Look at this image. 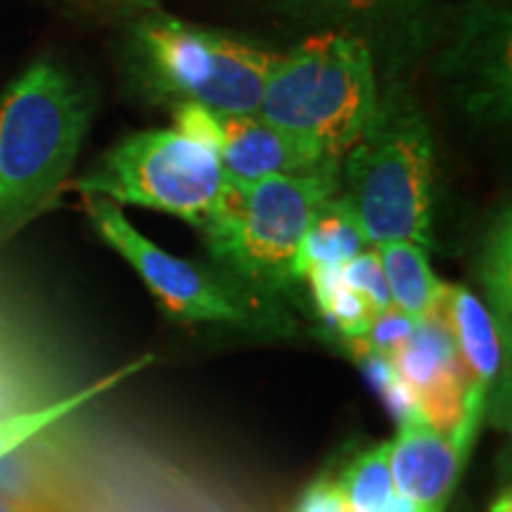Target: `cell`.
<instances>
[{
	"instance_id": "cell-1",
	"label": "cell",
	"mask_w": 512,
	"mask_h": 512,
	"mask_svg": "<svg viewBox=\"0 0 512 512\" xmlns=\"http://www.w3.org/2000/svg\"><path fill=\"white\" fill-rule=\"evenodd\" d=\"M91 117L86 83L53 57L36 60L0 93V240L55 200Z\"/></svg>"
},
{
	"instance_id": "cell-2",
	"label": "cell",
	"mask_w": 512,
	"mask_h": 512,
	"mask_svg": "<svg viewBox=\"0 0 512 512\" xmlns=\"http://www.w3.org/2000/svg\"><path fill=\"white\" fill-rule=\"evenodd\" d=\"M437 159L425 112L403 86L377 98L373 119L339 171V200L368 247L384 242L432 245Z\"/></svg>"
},
{
	"instance_id": "cell-3",
	"label": "cell",
	"mask_w": 512,
	"mask_h": 512,
	"mask_svg": "<svg viewBox=\"0 0 512 512\" xmlns=\"http://www.w3.org/2000/svg\"><path fill=\"white\" fill-rule=\"evenodd\" d=\"M275 57L159 10L140 15L126 43L128 74L147 98L238 117L259 112Z\"/></svg>"
},
{
	"instance_id": "cell-4",
	"label": "cell",
	"mask_w": 512,
	"mask_h": 512,
	"mask_svg": "<svg viewBox=\"0 0 512 512\" xmlns=\"http://www.w3.org/2000/svg\"><path fill=\"white\" fill-rule=\"evenodd\" d=\"M339 171L226 183L202 235L209 252L249 290L275 297L299 283V252L318 209L339 192Z\"/></svg>"
},
{
	"instance_id": "cell-5",
	"label": "cell",
	"mask_w": 512,
	"mask_h": 512,
	"mask_svg": "<svg viewBox=\"0 0 512 512\" xmlns=\"http://www.w3.org/2000/svg\"><path fill=\"white\" fill-rule=\"evenodd\" d=\"M377 98L366 43L356 36L323 34L275 57L256 117L339 159L363 136Z\"/></svg>"
},
{
	"instance_id": "cell-6",
	"label": "cell",
	"mask_w": 512,
	"mask_h": 512,
	"mask_svg": "<svg viewBox=\"0 0 512 512\" xmlns=\"http://www.w3.org/2000/svg\"><path fill=\"white\" fill-rule=\"evenodd\" d=\"M226 183L214 147L169 128L121 140L76 181V188L86 197L164 211L202 230Z\"/></svg>"
},
{
	"instance_id": "cell-7",
	"label": "cell",
	"mask_w": 512,
	"mask_h": 512,
	"mask_svg": "<svg viewBox=\"0 0 512 512\" xmlns=\"http://www.w3.org/2000/svg\"><path fill=\"white\" fill-rule=\"evenodd\" d=\"M86 209L100 238L131 264L147 290L155 294L162 309L171 316L188 323H223L254 332L275 328V318L256 311L245 294L230 290L200 266L164 252L140 235L121 214L119 204L102 197H88Z\"/></svg>"
},
{
	"instance_id": "cell-8",
	"label": "cell",
	"mask_w": 512,
	"mask_h": 512,
	"mask_svg": "<svg viewBox=\"0 0 512 512\" xmlns=\"http://www.w3.org/2000/svg\"><path fill=\"white\" fill-rule=\"evenodd\" d=\"M176 128L214 147L223 171L235 183L271 176L318 174L339 169V159L283 128L238 114H214L197 105L176 107Z\"/></svg>"
},
{
	"instance_id": "cell-9",
	"label": "cell",
	"mask_w": 512,
	"mask_h": 512,
	"mask_svg": "<svg viewBox=\"0 0 512 512\" xmlns=\"http://www.w3.org/2000/svg\"><path fill=\"white\" fill-rule=\"evenodd\" d=\"M486 403L489 399L484 389L470 384L465 413L451 434L439 432L422 415L399 425V437L389 448V470L396 494L420 505L425 512H444L484 420Z\"/></svg>"
},
{
	"instance_id": "cell-10",
	"label": "cell",
	"mask_w": 512,
	"mask_h": 512,
	"mask_svg": "<svg viewBox=\"0 0 512 512\" xmlns=\"http://www.w3.org/2000/svg\"><path fill=\"white\" fill-rule=\"evenodd\" d=\"M389 361L413 389L422 418L444 434L456 430L465 413L472 380L441 316V306L415 325L413 335L389 356Z\"/></svg>"
},
{
	"instance_id": "cell-11",
	"label": "cell",
	"mask_w": 512,
	"mask_h": 512,
	"mask_svg": "<svg viewBox=\"0 0 512 512\" xmlns=\"http://www.w3.org/2000/svg\"><path fill=\"white\" fill-rule=\"evenodd\" d=\"M463 105L484 119L510 112V29L503 12L482 10L460 31L446 72Z\"/></svg>"
},
{
	"instance_id": "cell-12",
	"label": "cell",
	"mask_w": 512,
	"mask_h": 512,
	"mask_svg": "<svg viewBox=\"0 0 512 512\" xmlns=\"http://www.w3.org/2000/svg\"><path fill=\"white\" fill-rule=\"evenodd\" d=\"M441 316L451 330L470 380L479 384L486 396L496 392L498 408H501L503 396H508L503 392L501 380L503 344L508 347V339L503 337L491 311L472 290L463 285H448L444 302H441Z\"/></svg>"
},
{
	"instance_id": "cell-13",
	"label": "cell",
	"mask_w": 512,
	"mask_h": 512,
	"mask_svg": "<svg viewBox=\"0 0 512 512\" xmlns=\"http://www.w3.org/2000/svg\"><path fill=\"white\" fill-rule=\"evenodd\" d=\"M375 252L380 259L394 309L403 311L418 323L439 311L448 285L432 271L427 247L401 240L377 245Z\"/></svg>"
},
{
	"instance_id": "cell-14",
	"label": "cell",
	"mask_w": 512,
	"mask_h": 512,
	"mask_svg": "<svg viewBox=\"0 0 512 512\" xmlns=\"http://www.w3.org/2000/svg\"><path fill=\"white\" fill-rule=\"evenodd\" d=\"M152 361H155V356L136 358V361L112 370L110 375L100 377V380L91 382L88 387L76 389V392L62 396V399H57L53 403L29 408V411H17V413L5 415V418H0V460L8 458L10 453H15L19 446L27 444V441L36 437V434H41L43 430H48V427H53L60 420L67 418V415L79 411L81 406L100 399L102 394H107L110 389L117 387V384L126 382L128 377L138 375L140 370H145Z\"/></svg>"
},
{
	"instance_id": "cell-15",
	"label": "cell",
	"mask_w": 512,
	"mask_h": 512,
	"mask_svg": "<svg viewBox=\"0 0 512 512\" xmlns=\"http://www.w3.org/2000/svg\"><path fill=\"white\" fill-rule=\"evenodd\" d=\"M366 249L368 242L361 228L356 226L354 216L349 214L339 195H335L318 209L311 228L306 230L299 252V278L304 280V275L313 268H342Z\"/></svg>"
},
{
	"instance_id": "cell-16",
	"label": "cell",
	"mask_w": 512,
	"mask_h": 512,
	"mask_svg": "<svg viewBox=\"0 0 512 512\" xmlns=\"http://www.w3.org/2000/svg\"><path fill=\"white\" fill-rule=\"evenodd\" d=\"M389 448L392 441L366 448L337 477L349 512H387L392 505L396 489L389 470Z\"/></svg>"
},
{
	"instance_id": "cell-17",
	"label": "cell",
	"mask_w": 512,
	"mask_h": 512,
	"mask_svg": "<svg viewBox=\"0 0 512 512\" xmlns=\"http://www.w3.org/2000/svg\"><path fill=\"white\" fill-rule=\"evenodd\" d=\"M304 280H309L320 316L335 330L337 337L347 342V339H361L366 335L375 311L361 294L344 285L342 268H313L304 275Z\"/></svg>"
},
{
	"instance_id": "cell-18",
	"label": "cell",
	"mask_w": 512,
	"mask_h": 512,
	"mask_svg": "<svg viewBox=\"0 0 512 512\" xmlns=\"http://www.w3.org/2000/svg\"><path fill=\"white\" fill-rule=\"evenodd\" d=\"M512 228L510 211L505 209L491 223L484 238L482 259H479V278H482L491 316L501 328L503 337L510 339V309H512Z\"/></svg>"
},
{
	"instance_id": "cell-19",
	"label": "cell",
	"mask_w": 512,
	"mask_h": 512,
	"mask_svg": "<svg viewBox=\"0 0 512 512\" xmlns=\"http://www.w3.org/2000/svg\"><path fill=\"white\" fill-rule=\"evenodd\" d=\"M349 354L354 361L361 366L363 373H366L370 387L375 389V394L380 396L387 411L394 415V420L403 425L415 415H420L418 399H415L413 389L408 387L406 382L401 380V375L396 373L394 363L389 361L387 356L377 354L368 347L363 339H347Z\"/></svg>"
},
{
	"instance_id": "cell-20",
	"label": "cell",
	"mask_w": 512,
	"mask_h": 512,
	"mask_svg": "<svg viewBox=\"0 0 512 512\" xmlns=\"http://www.w3.org/2000/svg\"><path fill=\"white\" fill-rule=\"evenodd\" d=\"M342 280L344 285L351 287L356 294H361L375 313L392 306L387 280H384L380 259H377L375 249H366V252H361L351 261H347V264L342 266Z\"/></svg>"
},
{
	"instance_id": "cell-21",
	"label": "cell",
	"mask_w": 512,
	"mask_h": 512,
	"mask_svg": "<svg viewBox=\"0 0 512 512\" xmlns=\"http://www.w3.org/2000/svg\"><path fill=\"white\" fill-rule=\"evenodd\" d=\"M415 325H418V320H413L403 311L389 306V309L375 313V318L370 320L368 325V332L361 339L370 349L377 351V354L389 358L408 337L413 335Z\"/></svg>"
},
{
	"instance_id": "cell-22",
	"label": "cell",
	"mask_w": 512,
	"mask_h": 512,
	"mask_svg": "<svg viewBox=\"0 0 512 512\" xmlns=\"http://www.w3.org/2000/svg\"><path fill=\"white\" fill-rule=\"evenodd\" d=\"M294 512H349L337 477H320L304 491Z\"/></svg>"
},
{
	"instance_id": "cell-23",
	"label": "cell",
	"mask_w": 512,
	"mask_h": 512,
	"mask_svg": "<svg viewBox=\"0 0 512 512\" xmlns=\"http://www.w3.org/2000/svg\"><path fill=\"white\" fill-rule=\"evenodd\" d=\"M283 3L320 12H375L389 8L396 0H283Z\"/></svg>"
},
{
	"instance_id": "cell-24",
	"label": "cell",
	"mask_w": 512,
	"mask_h": 512,
	"mask_svg": "<svg viewBox=\"0 0 512 512\" xmlns=\"http://www.w3.org/2000/svg\"><path fill=\"white\" fill-rule=\"evenodd\" d=\"M387 512H425V510H422L420 505H415L413 501H408V498L396 494L392 505L387 508Z\"/></svg>"
},
{
	"instance_id": "cell-25",
	"label": "cell",
	"mask_w": 512,
	"mask_h": 512,
	"mask_svg": "<svg viewBox=\"0 0 512 512\" xmlns=\"http://www.w3.org/2000/svg\"><path fill=\"white\" fill-rule=\"evenodd\" d=\"M0 512H27L22 508V505H17L15 501H10V498L0 496Z\"/></svg>"
},
{
	"instance_id": "cell-26",
	"label": "cell",
	"mask_w": 512,
	"mask_h": 512,
	"mask_svg": "<svg viewBox=\"0 0 512 512\" xmlns=\"http://www.w3.org/2000/svg\"><path fill=\"white\" fill-rule=\"evenodd\" d=\"M491 512H512V508H510V494H505V496L498 498V501L491 505Z\"/></svg>"
},
{
	"instance_id": "cell-27",
	"label": "cell",
	"mask_w": 512,
	"mask_h": 512,
	"mask_svg": "<svg viewBox=\"0 0 512 512\" xmlns=\"http://www.w3.org/2000/svg\"><path fill=\"white\" fill-rule=\"evenodd\" d=\"M102 10H124L126 0H95Z\"/></svg>"
},
{
	"instance_id": "cell-28",
	"label": "cell",
	"mask_w": 512,
	"mask_h": 512,
	"mask_svg": "<svg viewBox=\"0 0 512 512\" xmlns=\"http://www.w3.org/2000/svg\"><path fill=\"white\" fill-rule=\"evenodd\" d=\"M152 3V0H126L124 3V10H131V8H143V5Z\"/></svg>"
}]
</instances>
